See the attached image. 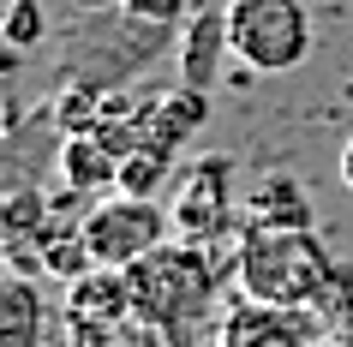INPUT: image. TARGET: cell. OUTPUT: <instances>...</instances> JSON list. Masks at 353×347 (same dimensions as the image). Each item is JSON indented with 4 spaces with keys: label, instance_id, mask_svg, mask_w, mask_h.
<instances>
[{
    "label": "cell",
    "instance_id": "7c38bea8",
    "mask_svg": "<svg viewBox=\"0 0 353 347\" xmlns=\"http://www.w3.org/2000/svg\"><path fill=\"white\" fill-rule=\"evenodd\" d=\"M210 120V90H192V84H174L168 96H156L144 108V138H156V144L180 150L192 138V132Z\"/></svg>",
    "mask_w": 353,
    "mask_h": 347
},
{
    "label": "cell",
    "instance_id": "4fadbf2b",
    "mask_svg": "<svg viewBox=\"0 0 353 347\" xmlns=\"http://www.w3.org/2000/svg\"><path fill=\"white\" fill-rule=\"evenodd\" d=\"M162 180H174V150H168V144L144 138L132 156H120V192H132V198H156Z\"/></svg>",
    "mask_w": 353,
    "mask_h": 347
},
{
    "label": "cell",
    "instance_id": "e0dca14e",
    "mask_svg": "<svg viewBox=\"0 0 353 347\" xmlns=\"http://www.w3.org/2000/svg\"><path fill=\"white\" fill-rule=\"evenodd\" d=\"M120 347H168V341H162V335H156L150 324H138V317H132L126 335H120Z\"/></svg>",
    "mask_w": 353,
    "mask_h": 347
},
{
    "label": "cell",
    "instance_id": "5bb4252c",
    "mask_svg": "<svg viewBox=\"0 0 353 347\" xmlns=\"http://www.w3.org/2000/svg\"><path fill=\"white\" fill-rule=\"evenodd\" d=\"M0 37H6V48H12V54H24V48L48 42V6H42V0H6Z\"/></svg>",
    "mask_w": 353,
    "mask_h": 347
},
{
    "label": "cell",
    "instance_id": "8fae6325",
    "mask_svg": "<svg viewBox=\"0 0 353 347\" xmlns=\"http://www.w3.org/2000/svg\"><path fill=\"white\" fill-rule=\"evenodd\" d=\"M66 317H108L132 324V281L126 270H84L66 281Z\"/></svg>",
    "mask_w": 353,
    "mask_h": 347
},
{
    "label": "cell",
    "instance_id": "2e32d148",
    "mask_svg": "<svg viewBox=\"0 0 353 347\" xmlns=\"http://www.w3.org/2000/svg\"><path fill=\"white\" fill-rule=\"evenodd\" d=\"M186 6L192 0H120V12L138 24H168V30H186Z\"/></svg>",
    "mask_w": 353,
    "mask_h": 347
},
{
    "label": "cell",
    "instance_id": "30bf717a",
    "mask_svg": "<svg viewBox=\"0 0 353 347\" xmlns=\"http://www.w3.org/2000/svg\"><path fill=\"white\" fill-rule=\"evenodd\" d=\"M60 180H66V192H120V156L96 132H66Z\"/></svg>",
    "mask_w": 353,
    "mask_h": 347
},
{
    "label": "cell",
    "instance_id": "277c9868",
    "mask_svg": "<svg viewBox=\"0 0 353 347\" xmlns=\"http://www.w3.org/2000/svg\"><path fill=\"white\" fill-rule=\"evenodd\" d=\"M78 228H84V246H90L96 270H132V264H144L156 246L174 239V216L156 210V198H132V192L102 198Z\"/></svg>",
    "mask_w": 353,
    "mask_h": 347
},
{
    "label": "cell",
    "instance_id": "8992f818",
    "mask_svg": "<svg viewBox=\"0 0 353 347\" xmlns=\"http://www.w3.org/2000/svg\"><path fill=\"white\" fill-rule=\"evenodd\" d=\"M317 335H323V324H317L312 311L263 306L252 293H240L222 311V324H216V341L222 347H317Z\"/></svg>",
    "mask_w": 353,
    "mask_h": 347
},
{
    "label": "cell",
    "instance_id": "6da1fadb",
    "mask_svg": "<svg viewBox=\"0 0 353 347\" xmlns=\"http://www.w3.org/2000/svg\"><path fill=\"white\" fill-rule=\"evenodd\" d=\"M234 270V252L216 257L210 246H192V239H168L144 264H132L126 281H132V317L150 324L168 347H198L192 335L210 324L216 311V270Z\"/></svg>",
    "mask_w": 353,
    "mask_h": 347
},
{
    "label": "cell",
    "instance_id": "5b68a950",
    "mask_svg": "<svg viewBox=\"0 0 353 347\" xmlns=\"http://www.w3.org/2000/svg\"><path fill=\"white\" fill-rule=\"evenodd\" d=\"M174 239L192 246H216L222 234H240L245 216L234 204V156H198L180 174V198H174Z\"/></svg>",
    "mask_w": 353,
    "mask_h": 347
},
{
    "label": "cell",
    "instance_id": "d6986e66",
    "mask_svg": "<svg viewBox=\"0 0 353 347\" xmlns=\"http://www.w3.org/2000/svg\"><path fill=\"white\" fill-rule=\"evenodd\" d=\"M341 186H347V192H353V138H347V144H341Z\"/></svg>",
    "mask_w": 353,
    "mask_h": 347
},
{
    "label": "cell",
    "instance_id": "52a82bcc",
    "mask_svg": "<svg viewBox=\"0 0 353 347\" xmlns=\"http://www.w3.org/2000/svg\"><path fill=\"white\" fill-rule=\"evenodd\" d=\"M240 216H245V228L305 234V228H317V204H312V192H305L299 174H263V180L240 198Z\"/></svg>",
    "mask_w": 353,
    "mask_h": 347
},
{
    "label": "cell",
    "instance_id": "3957f363",
    "mask_svg": "<svg viewBox=\"0 0 353 347\" xmlns=\"http://www.w3.org/2000/svg\"><path fill=\"white\" fill-rule=\"evenodd\" d=\"M228 48L245 72H294L312 54L305 0H228Z\"/></svg>",
    "mask_w": 353,
    "mask_h": 347
},
{
    "label": "cell",
    "instance_id": "ffe728a7",
    "mask_svg": "<svg viewBox=\"0 0 353 347\" xmlns=\"http://www.w3.org/2000/svg\"><path fill=\"white\" fill-rule=\"evenodd\" d=\"M198 347H222V341H216V335H210V341H198Z\"/></svg>",
    "mask_w": 353,
    "mask_h": 347
},
{
    "label": "cell",
    "instance_id": "ac0fdd59",
    "mask_svg": "<svg viewBox=\"0 0 353 347\" xmlns=\"http://www.w3.org/2000/svg\"><path fill=\"white\" fill-rule=\"evenodd\" d=\"M317 347H353V329H323V335H317Z\"/></svg>",
    "mask_w": 353,
    "mask_h": 347
},
{
    "label": "cell",
    "instance_id": "7a4b0ae2",
    "mask_svg": "<svg viewBox=\"0 0 353 347\" xmlns=\"http://www.w3.org/2000/svg\"><path fill=\"white\" fill-rule=\"evenodd\" d=\"M341 257L330 252V239L305 228V234H270V228H240L234 234V275L240 293L263 299V306H294L312 311L330 288V275Z\"/></svg>",
    "mask_w": 353,
    "mask_h": 347
},
{
    "label": "cell",
    "instance_id": "9a60e30c",
    "mask_svg": "<svg viewBox=\"0 0 353 347\" xmlns=\"http://www.w3.org/2000/svg\"><path fill=\"white\" fill-rule=\"evenodd\" d=\"M312 317L323 329H353V257H341L330 275V288H323V299L312 306Z\"/></svg>",
    "mask_w": 353,
    "mask_h": 347
},
{
    "label": "cell",
    "instance_id": "ba28073f",
    "mask_svg": "<svg viewBox=\"0 0 353 347\" xmlns=\"http://www.w3.org/2000/svg\"><path fill=\"white\" fill-rule=\"evenodd\" d=\"M228 54H234V48H228V12H222V6L192 12L186 30H180V84L210 90V84L222 78V60Z\"/></svg>",
    "mask_w": 353,
    "mask_h": 347
},
{
    "label": "cell",
    "instance_id": "9c48e42d",
    "mask_svg": "<svg viewBox=\"0 0 353 347\" xmlns=\"http://www.w3.org/2000/svg\"><path fill=\"white\" fill-rule=\"evenodd\" d=\"M48 335V299L30 275H0V347H42Z\"/></svg>",
    "mask_w": 353,
    "mask_h": 347
}]
</instances>
